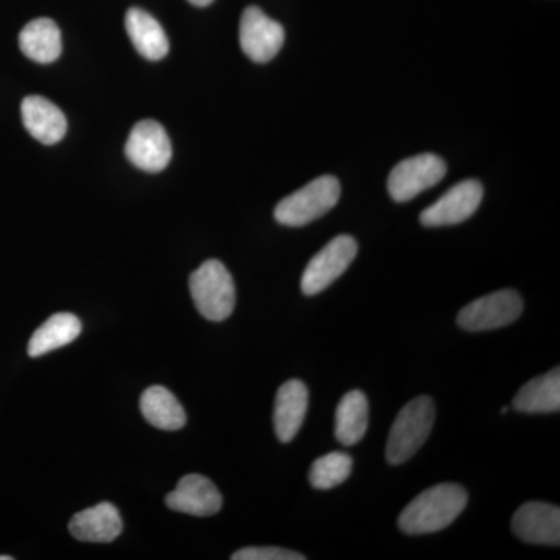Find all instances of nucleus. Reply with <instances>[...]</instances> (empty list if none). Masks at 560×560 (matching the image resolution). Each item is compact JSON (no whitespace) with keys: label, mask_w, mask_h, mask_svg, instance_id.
Returning <instances> with one entry per match:
<instances>
[{"label":"nucleus","mask_w":560,"mask_h":560,"mask_svg":"<svg viewBox=\"0 0 560 560\" xmlns=\"http://www.w3.org/2000/svg\"><path fill=\"white\" fill-rule=\"evenodd\" d=\"M467 500L469 495L466 489L453 482H442L423 490L401 511L399 528L410 536L438 533L459 517L460 512L466 510Z\"/></svg>","instance_id":"nucleus-1"},{"label":"nucleus","mask_w":560,"mask_h":560,"mask_svg":"<svg viewBox=\"0 0 560 560\" xmlns=\"http://www.w3.org/2000/svg\"><path fill=\"white\" fill-rule=\"evenodd\" d=\"M434 418L436 407L429 396L416 397L401 408L386 444V459L390 466H400L418 453L429 440Z\"/></svg>","instance_id":"nucleus-2"},{"label":"nucleus","mask_w":560,"mask_h":560,"mask_svg":"<svg viewBox=\"0 0 560 560\" xmlns=\"http://www.w3.org/2000/svg\"><path fill=\"white\" fill-rule=\"evenodd\" d=\"M190 294L202 318L220 323L230 318L235 307V283L220 260H208L191 272Z\"/></svg>","instance_id":"nucleus-3"},{"label":"nucleus","mask_w":560,"mask_h":560,"mask_svg":"<svg viewBox=\"0 0 560 560\" xmlns=\"http://www.w3.org/2000/svg\"><path fill=\"white\" fill-rule=\"evenodd\" d=\"M340 180L326 175L283 198L276 206L275 219L283 226L301 228L326 215L340 200Z\"/></svg>","instance_id":"nucleus-4"},{"label":"nucleus","mask_w":560,"mask_h":560,"mask_svg":"<svg viewBox=\"0 0 560 560\" xmlns=\"http://www.w3.org/2000/svg\"><path fill=\"white\" fill-rule=\"evenodd\" d=\"M447 175L444 160L433 153L418 154L399 162L389 173L388 191L396 202L411 201Z\"/></svg>","instance_id":"nucleus-5"},{"label":"nucleus","mask_w":560,"mask_h":560,"mask_svg":"<svg viewBox=\"0 0 560 560\" xmlns=\"http://www.w3.org/2000/svg\"><path fill=\"white\" fill-rule=\"evenodd\" d=\"M359 253L355 238L338 235L316 254L301 279L302 293L315 296L330 287L342 272H346Z\"/></svg>","instance_id":"nucleus-6"},{"label":"nucleus","mask_w":560,"mask_h":560,"mask_svg":"<svg viewBox=\"0 0 560 560\" xmlns=\"http://www.w3.org/2000/svg\"><path fill=\"white\" fill-rule=\"evenodd\" d=\"M523 313V300L514 290H500L470 302L458 313V326L467 331L495 330L515 323Z\"/></svg>","instance_id":"nucleus-7"},{"label":"nucleus","mask_w":560,"mask_h":560,"mask_svg":"<svg viewBox=\"0 0 560 560\" xmlns=\"http://www.w3.org/2000/svg\"><path fill=\"white\" fill-rule=\"evenodd\" d=\"M482 186L480 180H460L451 190L420 213V223L425 228L452 226L469 220L482 201Z\"/></svg>","instance_id":"nucleus-8"},{"label":"nucleus","mask_w":560,"mask_h":560,"mask_svg":"<svg viewBox=\"0 0 560 560\" xmlns=\"http://www.w3.org/2000/svg\"><path fill=\"white\" fill-rule=\"evenodd\" d=\"M241 47L250 61H271L282 49L285 31L282 25L264 13L259 7H248L242 14Z\"/></svg>","instance_id":"nucleus-9"},{"label":"nucleus","mask_w":560,"mask_h":560,"mask_svg":"<svg viewBox=\"0 0 560 560\" xmlns=\"http://www.w3.org/2000/svg\"><path fill=\"white\" fill-rule=\"evenodd\" d=\"M125 153L135 167L158 173L172 160V143L167 131L154 120H142L135 125L125 145Z\"/></svg>","instance_id":"nucleus-10"},{"label":"nucleus","mask_w":560,"mask_h":560,"mask_svg":"<svg viewBox=\"0 0 560 560\" xmlns=\"http://www.w3.org/2000/svg\"><path fill=\"white\" fill-rule=\"evenodd\" d=\"M512 533L533 545H560V510L555 504L529 501L512 517Z\"/></svg>","instance_id":"nucleus-11"},{"label":"nucleus","mask_w":560,"mask_h":560,"mask_svg":"<svg viewBox=\"0 0 560 560\" xmlns=\"http://www.w3.org/2000/svg\"><path fill=\"white\" fill-rule=\"evenodd\" d=\"M171 510L194 515V517H210L220 512L223 497L209 478L191 474L180 478L178 486L165 499Z\"/></svg>","instance_id":"nucleus-12"},{"label":"nucleus","mask_w":560,"mask_h":560,"mask_svg":"<svg viewBox=\"0 0 560 560\" xmlns=\"http://www.w3.org/2000/svg\"><path fill=\"white\" fill-rule=\"evenodd\" d=\"M308 410V389L304 382L289 381L276 394L275 422L276 436L280 442H291L300 433Z\"/></svg>","instance_id":"nucleus-13"},{"label":"nucleus","mask_w":560,"mask_h":560,"mask_svg":"<svg viewBox=\"0 0 560 560\" xmlns=\"http://www.w3.org/2000/svg\"><path fill=\"white\" fill-rule=\"evenodd\" d=\"M21 114L25 130L44 145L60 142L68 132V120L62 110L55 103L39 95L24 98Z\"/></svg>","instance_id":"nucleus-14"},{"label":"nucleus","mask_w":560,"mask_h":560,"mask_svg":"<svg viewBox=\"0 0 560 560\" xmlns=\"http://www.w3.org/2000/svg\"><path fill=\"white\" fill-rule=\"evenodd\" d=\"M124 529L119 511L114 504L101 503L73 515L69 530L77 540L91 544H109L120 536Z\"/></svg>","instance_id":"nucleus-15"},{"label":"nucleus","mask_w":560,"mask_h":560,"mask_svg":"<svg viewBox=\"0 0 560 560\" xmlns=\"http://www.w3.org/2000/svg\"><path fill=\"white\" fill-rule=\"evenodd\" d=\"M128 36L132 46L150 61H160L167 57L168 39L160 22L142 9L128 10L125 18Z\"/></svg>","instance_id":"nucleus-16"},{"label":"nucleus","mask_w":560,"mask_h":560,"mask_svg":"<svg viewBox=\"0 0 560 560\" xmlns=\"http://www.w3.org/2000/svg\"><path fill=\"white\" fill-rule=\"evenodd\" d=\"M22 54L39 65H50L60 58L62 51L61 32L57 22L39 18L28 22L20 35Z\"/></svg>","instance_id":"nucleus-17"},{"label":"nucleus","mask_w":560,"mask_h":560,"mask_svg":"<svg viewBox=\"0 0 560 560\" xmlns=\"http://www.w3.org/2000/svg\"><path fill=\"white\" fill-rule=\"evenodd\" d=\"M370 425V404L359 389L349 390L338 404L335 412V438L340 444L350 447L359 444Z\"/></svg>","instance_id":"nucleus-18"},{"label":"nucleus","mask_w":560,"mask_h":560,"mask_svg":"<svg viewBox=\"0 0 560 560\" xmlns=\"http://www.w3.org/2000/svg\"><path fill=\"white\" fill-rule=\"evenodd\" d=\"M512 408L518 412H529V415L558 412L560 410L559 368L526 383L512 400Z\"/></svg>","instance_id":"nucleus-19"},{"label":"nucleus","mask_w":560,"mask_h":560,"mask_svg":"<svg viewBox=\"0 0 560 560\" xmlns=\"http://www.w3.org/2000/svg\"><path fill=\"white\" fill-rule=\"evenodd\" d=\"M143 418L156 429L176 431L187 423V415L178 399L164 386H150L140 397Z\"/></svg>","instance_id":"nucleus-20"},{"label":"nucleus","mask_w":560,"mask_h":560,"mask_svg":"<svg viewBox=\"0 0 560 560\" xmlns=\"http://www.w3.org/2000/svg\"><path fill=\"white\" fill-rule=\"evenodd\" d=\"M81 334V323L72 313H57L51 315L43 326L36 329L28 342V355H46L51 350L65 348L70 342L75 341Z\"/></svg>","instance_id":"nucleus-21"},{"label":"nucleus","mask_w":560,"mask_h":560,"mask_svg":"<svg viewBox=\"0 0 560 560\" xmlns=\"http://www.w3.org/2000/svg\"><path fill=\"white\" fill-rule=\"evenodd\" d=\"M353 459L348 453L331 452L312 464L308 481L312 488L330 490L342 485L352 474Z\"/></svg>","instance_id":"nucleus-22"},{"label":"nucleus","mask_w":560,"mask_h":560,"mask_svg":"<svg viewBox=\"0 0 560 560\" xmlns=\"http://www.w3.org/2000/svg\"><path fill=\"white\" fill-rule=\"evenodd\" d=\"M232 560H304V555L276 547L243 548L232 555Z\"/></svg>","instance_id":"nucleus-23"},{"label":"nucleus","mask_w":560,"mask_h":560,"mask_svg":"<svg viewBox=\"0 0 560 560\" xmlns=\"http://www.w3.org/2000/svg\"><path fill=\"white\" fill-rule=\"evenodd\" d=\"M187 2H190L191 5L195 7H208L213 2V0H187Z\"/></svg>","instance_id":"nucleus-24"},{"label":"nucleus","mask_w":560,"mask_h":560,"mask_svg":"<svg viewBox=\"0 0 560 560\" xmlns=\"http://www.w3.org/2000/svg\"><path fill=\"white\" fill-rule=\"evenodd\" d=\"M0 560H13L11 556H0Z\"/></svg>","instance_id":"nucleus-25"},{"label":"nucleus","mask_w":560,"mask_h":560,"mask_svg":"<svg viewBox=\"0 0 560 560\" xmlns=\"http://www.w3.org/2000/svg\"><path fill=\"white\" fill-rule=\"evenodd\" d=\"M508 411H510V408H503V410H501V415H506Z\"/></svg>","instance_id":"nucleus-26"}]
</instances>
